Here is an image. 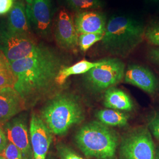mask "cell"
<instances>
[{
  "instance_id": "27",
  "label": "cell",
  "mask_w": 159,
  "mask_h": 159,
  "mask_svg": "<svg viewBox=\"0 0 159 159\" xmlns=\"http://www.w3.org/2000/svg\"><path fill=\"white\" fill-rule=\"evenodd\" d=\"M12 71L10 64L5 56L0 51V73Z\"/></svg>"
},
{
  "instance_id": "4",
  "label": "cell",
  "mask_w": 159,
  "mask_h": 159,
  "mask_svg": "<svg viewBox=\"0 0 159 159\" xmlns=\"http://www.w3.org/2000/svg\"><path fill=\"white\" fill-rule=\"evenodd\" d=\"M41 118L52 134L63 136L71 127L83 121L84 114L75 97L63 94L47 103L41 110Z\"/></svg>"
},
{
  "instance_id": "15",
  "label": "cell",
  "mask_w": 159,
  "mask_h": 159,
  "mask_svg": "<svg viewBox=\"0 0 159 159\" xmlns=\"http://www.w3.org/2000/svg\"><path fill=\"white\" fill-rule=\"evenodd\" d=\"M8 28L17 34L31 36L32 28L29 22L25 5L21 1L14 3L6 20Z\"/></svg>"
},
{
  "instance_id": "8",
  "label": "cell",
  "mask_w": 159,
  "mask_h": 159,
  "mask_svg": "<svg viewBox=\"0 0 159 159\" xmlns=\"http://www.w3.org/2000/svg\"><path fill=\"white\" fill-rule=\"evenodd\" d=\"M25 10L31 27L43 38L50 36L54 8L52 0H25Z\"/></svg>"
},
{
  "instance_id": "31",
  "label": "cell",
  "mask_w": 159,
  "mask_h": 159,
  "mask_svg": "<svg viewBox=\"0 0 159 159\" xmlns=\"http://www.w3.org/2000/svg\"><path fill=\"white\" fill-rule=\"evenodd\" d=\"M155 159H159V148L157 151V153L156 154V157Z\"/></svg>"
},
{
  "instance_id": "29",
  "label": "cell",
  "mask_w": 159,
  "mask_h": 159,
  "mask_svg": "<svg viewBox=\"0 0 159 159\" xmlns=\"http://www.w3.org/2000/svg\"><path fill=\"white\" fill-rule=\"evenodd\" d=\"M8 144V139L5 131L0 126V155L4 152Z\"/></svg>"
},
{
  "instance_id": "18",
  "label": "cell",
  "mask_w": 159,
  "mask_h": 159,
  "mask_svg": "<svg viewBox=\"0 0 159 159\" xmlns=\"http://www.w3.org/2000/svg\"><path fill=\"white\" fill-rule=\"evenodd\" d=\"M96 117L100 122L108 126H125L128 121V117L125 114L111 108L98 111Z\"/></svg>"
},
{
  "instance_id": "12",
  "label": "cell",
  "mask_w": 159,
  "mask_h": 159,
  "mask_svg": "<svg viewBox=\"0 0 159 159\" xmlns=\"http://www.w3.org/2000/svg\"><path fill=\"white\" fill-rule=\"evenodd\" d=\"M78 34H104L107 17L102 12L87 11L77 13L74 20Z\"/></svg>"
},
{
  "instance_id": "33",
  "label": "cell",
  "mask_w": 159,
  "mask_h": 159,
  "mask_svg": "<svg viewBox=\"0 0 159 159\" xmlns=\"http://www.w3.org/2000/svg\"><path fill=\"white\" fill-rule=\"evenodd\" d=\"M0 159H5L3 157H2L1 156H0Z\"/></svg>"
},
{
  "instance_id": "9",
  "label": "cell",
  "mask_w": 159,
  "mask_h": 159,
  "mask_svg": "<svg viewBox=\"0 0 159 159\" xmlns=\"http://www.w3.org/2000/svg\"><path fill=\"white\" fill-rule=\"evenodd\" d=\"M54 34L57 44L66 50H74L79 46V34L74 20L66 10L58 12L54 23Z\"/></svg>"
},
{
  "instance_id": "32",
  "label": "cell",
  "mask_w": 159,
  "mask_h": 159,
  "mask_svg": "<svg viewBox=\"0 0 159 159\" xmlns=\"http://www.w3.org/2000/svg\"><path fill=\"white\" fill-rule=\"evenodd\" d=\"M54 159L53 157H51V156H49L48 157V159Z\"/></svg>"
},
{
  "instance_id": "26",
  "label": "cell",
  "mask_w": 159,
  "mask_h": 159,
  "mask_svg": "<svg viewBox=\"0 0 159 159\" xmlns=\"http://www.w3.org/2000/svg\"><path fill=\"white\" fill-rule=\"evenodd\" d=\"M15 0H0V16L9 13L14 4Z\"/></svg>"
},
{
  "instance_id": "1",
  "label": "cell",
  "mask_w": 159,
  "mask_h": 159,
  "mask_svg": "<svg viewBox=\"0 0 159 159\" xmlns=\"http://www.w3.org/2000/svg\"><path fill=\"white\" fill-rule=\"evenodd\" d=\"M16 83L14 88L25 106H33L56 84V78L65 67L63 57L54 49L39 44L30 56L10 63Z\"/></svg>"
},
{
  "instance_id": "2",
  "label": "cell",
  "mask_w": 159,
  "mask_h": 159,
  "mask_svg": "<svg viewBox=\"0 0 159 159\" xmlns=\"http://www.w3.org/2000/svg\"><path fill=\"white\" fill-rule=\"evenodd\" d=\"M145 29L144 24L135 18L113 16L107 21L101 46L112 55L126 57L142 43Z\"/></svg>"
},
{
  "instance_id": "6",
  "label": "cell",
  "mask_w": 159,
  "mask_h": 159,
  "mask_svg": "<svg viewBox=\"0 0 159 159\" xmlns=\"http://www.w3.org/2000/svg\"><path fill=\"white\" fill-rule=\"evenodd\" d=\"M125 65L119 58L105 59L104 63L84 74V81L94 91L107 90L125 77Z\"/></svg>"
},
{
  "instance_id": "28",
  "label": "cell",
  "mask_w": 159,
  "mask_h": 159,
  "mask_svg": "<svg viewBox=\"0 0 159 159\" xmlns=\"http://www.w3.org/2000/svg\"><path fill=\"white\" fill-rule=\"evenodd\" d=\"M148 57L152 63L159 66V48L150 49L148 52Z\"/></svg>"
},
{
  "instance_id": "20",
  "label": "cell",
  "mask_w": 159,
  "mask_h": 159,
  "mask_svg": "<svg viewBox=\"0 0 159 159\" xmlns=\"http://www.w3.org/2000/svg\"><path fill=\"white\" fill-rule=\"evenodd\" d=\"M104 34H80L79 36V47L80 50L84 52L98 41H101L103 39Z\"/></svg>"
},
{
  "instance_id": "14",
  "label": "cell",
  "mask_w": 159,
  "mask_h": 159,
  "mask_svg": "<svg viewBox=\"0 0 159 159\" xmlns=\"http://www.w3.org/2000/svg\"><path fill=\"white\" fill-rule=\"evenodd\" d=\"M25 106L22 97L14 87L0 90V124H6Z\"/></svg>"
},
{
  "instance_id": "11",
  "label": "cell",
  "mask_w": 159,
  "mask_h": 159,
  "mask_svg": "<svg viewBox=\"0 0 159 159\" xmlns=\"http://www.w3.org/2000/svg\"><path fill=\"white\" fill-rule=\"evenodd\" d=\"M5 133L8 140L21 151L23 159H33L27 121L24 116L17 117L7 122L5 127Z\"/></svg>"
},
{
  "instance_id": "17",
  "label": "cell",
  "mask_w": 159,
  "mask_h": 159,
  "mask_svg": "<svg viewBox=\"0 0 159 159\" xmlns=\"http://www.w3.org/2000/svg\"><path fill=\"white\" fill-rule=\"evenodd\" d=\"M105 59L98 61L92 62L87 60H83L69 67H64L61 68L56 78V84L62 85L68 77L74 75L85 74L94 67L98 66L104 63Z\"/></svg>"
},
{
  "instance_id": "30",
  "label": "cell",
  "mask_w": 159,
  "mask_h": 159,
  "mask_svg": "<svg viewBox=\"0 0 159 159\" xmlns=\"http://www.w3.org/2000/svg\"><path fill=\"white\" fill-rule=\"evenodd\" d=\"M148 2L155 3V4H159V0H147Z\"/></svg>"
},
{
  "instance_id": "21",
  "label": "cell",
  "mask_w": 159,
  "mask_h": 159,
  "mask_svg": "<svg viewBox=\"0 0 159 159\" xmlns=\"http://www.w3.org/2000/svg\"><path fill=\"white\" fill-rule=\"evenodd\" d=\"M144 38L151 44L159 46V20L150 23L146 27Z\"/></svg>"
},
{
  "instance_id": "7",
  "label": "cell",
  "mask_w": 159,
  "mask_h": 159,
  "mask_svg": "<svg viewBox=\"0 0 159 159\" xmlns=\"http://www.w3.org/2000/svg\"><path fill=\"white\" fill-rule=\"evenodd\" d=\"M121 159H155V148L151 132L144 127L127 134L120 146Z\"/></svg>"
},
{
  "instance_id": "10",
  "label": "cell",
  "mask_w": 159,
  "mask_h": 159,
  "mask_svg": "<svg viewBox=\"0 0 159 159\" xmlns=\"http://www.w3.org/2000/svg\"><path fill=\"white\" fill-rule=\"evenodd\" d=\"M52 134L40 116L33 114L30 124V135L33 159H46L52 142Z\"/></svg>"
},
{
  "instance_id": "16",
  "label": "cell",
  "mask_w": 159,
  "mask_h": 159,
  "mask_svg": "<svg viewBox=\"0 0 159 159\" xmlns=\"http://www.w3.org/2000/svg\"><path fill=\"white\" fill-rule=\"evenodd\" d=\"M104 105L107 108L122 111H130L133 107L130 97L125 92L114 87L105 92Z\"/></svg>"
},
{
  "instance_id": "22",
  "label": "cell",
  "mask_w": 159,
  "mask_h": 159,
  "mask_svg": "<svg viewBox=\"0 0 159 159\" xmlns=\"http://www.w3.org/2000/svg\"><path fill=\"white\" fill-rule=\"evenodd\" d=\"M59 159H84L72 148L63 143H59L56 146Z\"/></svg>"
},
{
  "instance_id": "13",
  "label": "cell",
  "mask_w": 159,
  "mask_h": 159,
  "mask_svg": "<svg viewBox=\"0 0 159 159\" xmlns=\"http://www.w3.org/2000/svg\"><path fill=\"white\" fill-rule=\"evenodd\" d=\"M125 82L138 88L148 94H153L156 91L158 82L153 73L144 66L132 64L125 71Z\"/></svg>"
},
{
  "instance_id": "25",
  "label": "cell",
  "mask_w": 159,
  "mask_h": 159,
  "mask_svg": "<svg viewBox=\"0 0 159 159\" xmlns=\"http://www.w3.org/2000/svg\"><path fill=\"white\" fill-rule=\"evenodd\" d=\"M148 129L159 141V111L156 112L150 118L148 122Z\"/></svg>"
},
{
  "instance_id": "19",
  "label": "cell",
  "mask_w": 159,
  "mask_h": 159,
  "mask_svg": "<svg viewBox=\"0 0 159 159\" xmlns=\"http://www.w3.org/2000/svg\"><path fill=\"white\" fill-rule=\"evenodd\" d=\"M77 13L100 9L104 6L102 0H64Z\"/></svg>"
},
{
  "instance_id": "3",
  "label": "cell",
  "mask_w": 159,
  "mask_h": 159,
  "mask_svg": "<svg viewBox=\"0 0 159 159\" xmlns=\"http://www.w3.org/2000/svg\"><path fill=\"white\" fill-rule=\"evenodd\" d=\"M74 139L77 146L87 157L116 159L119 137L108 125L97 121L89 122L80 129Z\"/></svg>"
},
{
  "instance_id": "24",
  "label": "cell",
  "mask_w": 159,
  "mask_h": 159,
  "mask_svg": "<svg viewBox=\"0 0 159 159\" xmlns=\"http://www.w3.org/2000/svg\"><path fill=\"white\" fill-rule=\"evenodd\" d=\"M16 79L12 71L0 73V90L7 87H14Z\"/></svg>"
},
{
  "instance_id": "23",
  "label": "cell",
  "mask_w": 159,
  "mask_h": 159,
  "mask_svg": "<svg viewBox=\"0 0 159 159\" xmlns=\"http://www.w3.org/2000/svg\"><path fill=\"white\" fill-rule=\"evenodd\" d=\"M5 159H23L21 151L11 143H8L5 150L0 155Z\"/></svg>"
},
{
  "instance_id": "5",
  "label": "cell",
  "mask_w": 159,
  "mask_h": 159,
  "mask_svg": "<svg viewBox=\"0 0 159 159\" xmlns=\"http://www.w3.org/2000/svg\"><path fill=\"white\" fill-rule=\"evenodd\" d=\"M38 46L31 36L12 32L8 28L6 20H0V51L9 63L29 57Z\"/></svg>"
}]
</instances>
